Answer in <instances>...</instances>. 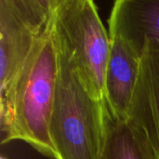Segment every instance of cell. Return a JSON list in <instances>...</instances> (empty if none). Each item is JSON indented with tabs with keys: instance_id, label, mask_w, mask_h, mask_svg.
<instances>
[{
	"instance_id": "7",
	"label": "cell",
	"mask_w": 159,
	"mask_h": 159,
	"mask_svg": "<svg viewBox=\"0 0 159 159\" xmlns=\"http://www.w3.org/2000/svg\"><path fill=\"white\" fill-rule=\"evenodd\" d=\"M99 159H159V149L129 118L116 117L104 102V136Z\"/></svg>"
},
{
	"instance_id": "10",
	"label": "cell",
	"mask_w": 159,
	"mask_h": 159,
	"mask_svg": "<svg viewBox=\"0 0 159 159\" xmlns=\"http://www.w3.org/2000/svg\"><path fill=\"white\" fill-rule=\"evenodd\" d=\"M2 159H5V158H4V157H2Z\"/></svg>"
},
{
	"instance_id": "3",
	"label": "cell",
	"mask_w": 159,
	"mask_h": 159,
	"mask_svg": "<svg viewBox=\"0 0 159 159\" xmlns=\"http://www.w3.org/2000/svg\"><path fill=\"white\" fill-rule=\"evenodd\" d=\"M53 29L58 48L69 59L89 91L104 101L111 40L92 0H57Z\"/></svg>"
},
{
	"instance_id": "9",
	"label": "cell",
	"mask_w": 159,
	"mask_h": 159,
	"mask_svg": "<svg viewBox=\"0 0 159 159\" xmlns=\"http://www.w3.org/2000/svg\"><path fill=\"white\" fill-rule=\"evenodd\" d=\"M157 147H158V149H159V135H158V141H157Z\"/></svg>"
},
{
	"instance_id": "4",
	"label": "cell",
	"mask_w": 159,
	"mask_h": 159,
	"mask_svg": "<svg viewBox=\"0 0 159 159\" xmlns=\"http://www.w3.org/2000/svg\"><path fill=\"white\" fill-rule=\"evenodd\" d=\"M57 0H0V98L49 25Z\"/></svg>"
},
{
	"instance_id": "6",
	"label": "cell",
	"mask_w": 159,
	"mask_h": 159,
	"mask_svg": "<svg viewBox=\"0 0 159 159\" xmlns=\"http://www.w3.org/2000/svg\"><path fill=\"white\" fill-rule=\"evenodd\" d=\"M110 56L104 80V102L117 118H129L139 78L141 58L119 35L109 34Z\"/></svg>"
},
{
	"instance_id": "1",
	"label": "cell",
	"mask_w": 159,
	"mask_h": 159,
	"mask_svg": "<svg viewBox=\"0 0 159 159\" xmlns=\"http://www.w3.org/2000/svg\"><path fill=\"white\" fill-rule=\"evenodd\" d=\"M58 72L59 51L52 16L10 89L0 98L2 144L21 141L43 156L57 159L49 124Z\"/></svg>"
},
{
	"instance_id": "2",
	"label": "cell",
	"mask_w": 159,
	"mask_h": 159,
	"mask_svg": "<svg viewBox=\"0 0 159 159\" xmlns=\"http://www.w3.org/2000/svg\"><path fill=\"white\" fill-rule=\"evenodd\" d=\"M58 51L59 72L49 124L57 159H99L104 136V101L89 91L69 59Z\"/></svg>"
},
{
	"instance_id": "8",
	"label": "cell",
	"mask_w": 159,
	"mask_h": 159,
	"mask_svg": "<svg viewBox=\"0 0 159 159\" xmlns=\"http://www.w3.org/2000/svg\"><path fill=\"white\" fill-rule=\"evenodd\" d=\"M129 118L140 126L157 147L159 135V50H144ZM158 148V147H157Z\"/></svg>"
},
{
	"instance_id": "5",
	"label": "cell",
	"mask_w": 159,
	"mask_h": 159,
	"mask_svg": "<svg viewBox=\"0 0 159 159\" xmlns=\"http://www.w3.org/2000/svg\"><path fill=\"white\" fill-rule=\"evenodd\" d=\"M108 24L109 34L121 36L140 58L159 50V0H117Z\"/></svg>"
}]
</instances>
